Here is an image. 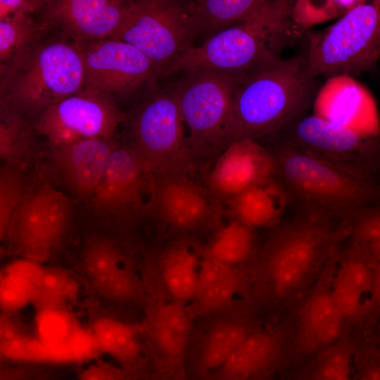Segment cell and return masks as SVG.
<instances>
[{"instance_id": "cell-42", "label": "cell", "mask_w": 380, "mask_h": 380, "mask_svg": "<svg viewBox=\"0 0 380 380\" xmlns=\"http://www.w3.org/2000/svg\"><path fill=\"white\" fill-rule=\"evenodd\" d=\"M76 380H123L120 371L105 362H93L84 367Z\"/></svg>"}, {"instance_id": "cell-12", "label": "cell", "mask_w": 380, "mask_h": 380, "mask_svg": "<svg viewBox=\"0 0 380 380\" xmlns=\"http://www.w3.org/2000/svg\"><path fill=\"white\" fill-rule=\"evenodd\" d=\"M72 209L70 199L49 184L32 188L15 210L4 241L25 260H47L68 234Z\"/></svg>"}, {"instance_id": "cell-30", "label": "cell", "mask_w": 380, "mask_h": 380, "mask_svg": "<svg viewBox=\"0 0 380 380\" xmlns=\"http://www.w3.org/2000/svg\"><path fill=\"white\" fill-rule=\"evenodd\" d=\"M268 0L184 1L190 23L198 37H210L241 23L262 8Z\"/></svg>"}, {"instance_id": "cell-46", "label": "cell", "mask_w": 380, "mask_h": 380, "mask_svg": "<svg viewBox=\"0 0 380 380\" xmlns=\"http://www.w3.org/2000/svg\"><path fill=\"white\" fill-rule=\"evenodd\" d=\"M379 345H380V344H379ZM379 348H380V346H379ZM377 353H378V354H379V356H380V349H379V350Z\"/></svg>"}, {"instance_id": "cell-26", "label": "cell", "mask_w": 380, "mask_h": 380, "mask_svg": "<svg viewBox=\"0 0 380 380\" xmlns=\"http://www.w3.org/2000/svg\"><path fill=\"white\" fill-rule=\"evenodd\" d=\"M248 289L246 269L224 264L203 248L197 288L189 307L196 320L217 315L239 306L236 298Z\"/></svg>"}, {"instance_id": "cell-36", "label": "cell", "mask_w": 380, "mask_h": 380, "mask_svg": "<svg viewBox=\"0 0 380 380\" xmlns=\"http://www.w3.org/2000/svg\"><path fill=\"white\" fill-rule=\"evenodd\" d=\"M42 269L37 262L25 260L11 264L3 271L0 303L4 313L14 312L31 303L33 288Z\"/></svg>"}, {"instance_id": "cell-44", "label": "cell", "mask_w": 380, "mask_h": 380, "mask_svg": "<svg viewBox=\"0 0 380 380\" xmlns=\"http://www.w3.org/2000/svg\"><path fill=\"white\" fill-rule=\"evenodd\" d=\"M293 380H312L311 378H310L305 373L298 376V378L294 379Z\"/></svg>"}, {"instance_id": "cell-23", "label": "cell", "mask_w": 380, "mask_h": 380, "mask_svg": "<svg viewBox=\"0 0 380 380\" xmlns=\"http://www.w3.org/2000/svg\"><path fill=\"white\" fill-rule=\"evenodd\" d=\"M349 239L340 255L331 293L346 321L360 322L376 312L373 289L378 262L362 245Z\"/></svg>"}, {"instance_id": "cell-20", "label": "cell", "mask_w": 380, "mask_h": 380, "mask_svg": "<svg viewBox=\"0 0 380 380\" xmlns=\"http://www.w3.org/2000/svg\"><path fill=\"white\" fill-rule=\"evenodd\" d=\"M313 115L335 126L365 134L380 135L375 99L352 76L344 75L326 79L315 95Z\"/></svg>"}, {"instance_id": "cell-27", "label": "cell", "mask_w": 380, "mask_h": 380, "mask_svg": "<svg viewBox=\"0 0 380 380\" xmlns=\"http://www.w3.org/2000/svg\"><path fill=\"white\" fill-rule=\"evenodd\" d=\"M203 246L192 235L172 237L152 257L159 281L174 300L189 305L197 288Z\"/></svg>"}, {"instance_id": "cell-6", "label": "cell", "mask_w": 380, "mask_h": 380, "mask_svg": "<svg viewBox=\"0 0 380 380\" xmlns=\"http://www.w3.org/2000/svg\"><path fill=\"white\" fill-rule=\"evenodd\" d=\"M182 72L167 89L175 99L189 128L194 153L203 167L211 165L229 146L234 98L243 74L203 68Z\"/></svg>"}, {"instance_id": "cell-31", "label": "cell", "mask_w": 380, "mask_h": 380, "mask_svg": "<svg viewBox=\"0 0 380 380\" xmlns=\"http://www.w3.org/2000/svg\"><path fill=\"white\" fill-rule=\"evenodd\" d=\"M37 15L0 18V80L12 72L49 32Z\"/></svg>"}, {"instance_id": "cell-4", "label": "cell", "mask_w": 380, "mask_h": 380, "mask_svg": "<svg viewBox=\"0 0 380 380\" xmlns=\"http://www.w3.org/2000/svg\"><path fill=\"white\" fill-rule=\"evenodd\" d=\"M260 141L273 155L276 175L290 193L349 223L380 203V179L346 172L322 162L272 135ZM260 142V141H259Z\"/></svg>"}, {"instance_id": "cell-33", "label": "cell", "mask_w": 380, "mask_h": 380, "mask_svg": "<svg viewBox=\"0 0 380 380\" xmlns=\"http://www.w3.org/2000/svg\"><path fill=\"white\" fill-rule=\"evenodd\" d=\"M91 335L98 350L122 362H135L142 348L137 331L132 326L111 317H101L92 326Z\"/></svg>"}, {"instance_id": "cell-28", "label": "cell", "mask_w": 380, "mask_h": 380, "mask_svg": "<svg viewBox=\"0 0 380 380\" xmlns=\"http://www.w3.org/2000/svg\"><path fill=\"white\" fill-rule=\"evenodd\" d=\"M291 194L281 179L274 175L241 193L223 208L232 217L255 229H271L284 219Z\"/></svg>"}, {"instance_id": "cell-3", "label": "cell", "mask_w": 380, "mask_h": 380, "mask_svg": "<svg viewBox=\"0 0 380 380\" xmlns=\"http://www.w3.org/2000/svg\"><path fill=\"white\" fill-rule=\"evenodd\" d=\"M294 1L268 0L249 18L194 46L163 77L196 68L243 75L281 58L283 50L298 40L291 18Z\"/></svg>"}, {"instance_id": "cell-40", "label": "cell", "mask_w": 380, "mask_h": 380, "mask_svg": "<svg viewBox=\"0 0 380 380\" xmlns=\"http://www.w3.org/2000/svg\"><path fill=\"white\" fill-rule=\"evenodd\" d=\"M46 0H0V18L37 15Z\"/></svg>"}, {"instance_id": "cell-9", "label": "cell", "mask_w": 380, "mask_h": 380, "mask_svg": "<svg viewBox=\"0 0 380 380\" xmlns=\"http://www.w3.org/2000/svg\"><path fill=\"white\" fill-rule=\"evenodd\" d=\"M150 172L132 147L119 144L87 201L94 220L120 245L131 243L146 217L144 194H149Z\"/></svg>"}, {"instance_id": "cell-16", "label": "cell", "mask_w": 380, "mask_h": 380, "mask_svg": "<svg viewBox=\"0 0 380 380\" xmlns=\"http://www.w3.org/2000/svg\"><path fill=\"white\" fill-rule=\"evenodd\" d=\"M346 238L334 248L298 310L293 336L296 352L312 357L343 335L346 319L331 293V284Z\"/></svg>"}, {"instance_id": "cell-15", "label": "cell", "mask_w": 380, "mask_h": 380, "mask_svg": "<svg viewBox=\"0 0 380 380\" xmlns=\"http://www.w3.org/2000/svg\"><path fill=\"white\" fill-rule=\"evenodd\" d=\"M127 116L114 99L81 90L45 110L32 123L50 148L82 139L113 138Z\"/></svg>"}, {"instance_id": "cell-22", "label": "cell", "mask_w": 380, "mask_h": 380, "mask_svg": "<svg viewBox=\"0 0 380 380\" xmlns=\"http://www.w3.org/2000/svg\"><path fill=\"white\" fill-rule=\"evenodd\" d=\"M160 287L157 298L148 301L144 329L163 365L179 370L187 357L196 319L189 305L169 296L160 283Z\"/></svg>"}, {"instance_id": "cell-1", "label": "cell", "mask_w": 380, "mask_h": 380, "mask_svg": "<svg viewBox=\"0 0 380 380\" xmlns=\"http://www.w3.org/2000/svg\"><path fill=\"white\" fill-rule=\"evenodd\" d=\"M347 222L303 203L292 217L270 229L246 268L249 288L261 298L281 302L316 281L336 246L349 237Z\"/></svg>"}, {"instance_id": "cell-13", "label": "cell", "mask_w": 380, "mask_h": 380, "mask_svg": "<svg viewBox=\"0 0 380 380\" xmlns=\"http://www.w3.org/2000/svg\"><path fill=\"white\" fill-rule=\"evenodd\" d=\"M82 57V90L94 91L113 99L129 96L160 78L155 65L133 46L117 39L74 44Z\"/></svg>"}, {"instance_id": "cell-41", "label": "cell", "mask_w": 380, "mask_h": 380, "mask_svg": "<svg viewBox=\"0 0 380 380\" xmlns=\"http://www.w3.org/2000/svg\"><path fill=\"white\" fill-rule=\"evenodd\" d=\"M355 380H380V356L376 351H365L356 360Z\"/></svg>"}, {"instance_id": "cell-14", "label": "cell", "mask_w": 380, "mask_h": 380, "mask_svg": "<svg viewBox=\"0 0 380 380\" xmlns=\"http://www.w3.org/2000/svg\"><path fill=\"white\" fill-rule=\"evenodd\" d=\"M222 209L194 177L150 173L146 215L172 232L173 237L205 233Z\"/></svg>"}, {"instance_id": "cell-2", "label": "cell", "mask_w": 380, "mask_h": 380, "mask_svg": "<svg viewBox=\"0 0 380 380\" xmlns=\"http://www.w3.org/2000/svg\"><path fill=\"white\" fill-rule=\"evenodd\" d=\"M308 71L304 49L243 74L233 103L228 141H259L305 113L318 91Z\"/></svg>"}, {"instance_id": "cell-34", "label": "cell", "mask_w": 380, "mask_h": 380, "mask_svg": "<svg viewBox=\"0 0 380 380\" xmlns=\"http://www.w3.org/2000/svg\"><path fill=\"white\" fill-rule=\"evenodd\" d=\"M79 286L73 276L59 267H43L34 286L31 303L39 311L64 310L77 298Z\"/></svg>"}, {"instance_id": "cell-45", "label": "cell", "mask_w": 380, "mask_h": 380, "mask_svg": "<svg viewBox=\"0 0 380 380\" xmlns=\"http://www.w3.org/2000/svg\"><path fill=\"white\" fill-rule=\"evenodd\" d=\"M248 380H265V379H264L263 376H259V377L253 378Z\"/></svg>"}, {"instance_id": "cell-38", "label": "cell", "mask_w": 380, "mask_h": 380, "mask_svg": "<svg viewBox=\"0 0 380 380\" xmlns=\"http://www.w3.org/2000/svg\"><path fill=\"white\" fill-rule=\"evenodd\" d=\"M25 167L4 163L0 170V239L4 241L12 216L32 189Z\"/></svg>"}, {"instance_id": "cell-24", "label": "cell", "mask_w": 380, "mask_h": 380, "mask_svg": "<svg viewBox=\"0 0 380 380\" xmlns=\"http://www.w3.org/2000/svg\"><path fill=\"white\" fill-rule=\"evenodd\" d=\"M119 144L113 137L82 139L50 147L49 158L65 186L80 199L88 201Z\"/></svg>"}, {"instance_id": "cell-18", "label": "cell", "mask_w": 380, "mask_h": 380, "mask_svg": "<svg viewBox=\"0 0 380 380\" xmlns=\"http://www.w3.org/2000/svg\"><path fill=\"white\" fill-rule=\"evenodd\" d=\"M120 244L106 234H93L82 253L84 274L98 296L120 305L145 303L146 289Z\"/></svg>"}, {"instance_id": "cell-17", "label": "cell", "mask_w": 380, "mask_h": 380, "mask_svg": "<svg viewBox=\"0 0 380 380\" xmlns=\"http://www.w3.org/2000/svg\"><path fill=\"white\" fill-rule=\"evenodd\" d=\"M129 1L46 0L38 14L42 25L73 44L112 39L122 26Z\"/></svg>"}, {"instance_id": "cell-5", "label": "cell", "mask_w": 380, "mask_h": 380, "mask_svg": "<svg viewBox=\"0 0 380 380\" xmlns=\"http://www.w3.org/2000/svg\"><path fill=\"white\" fill-rule=\"evenodd\" d=\"M83 82L84 67L77 48L50 32L0 80V103L32 122L49 107L80 92Z\"/></svg>"}, {"instance_id": "cell-11", "label": "cell", "mask_w": 380, "mask_h": 380, "mask_svg": "<svg viewBox=\"0 0 380 380\" xmlns=\"http://www.w3.org/2000/svg\"><path fill=\"white\" fill-rule=\"evenodd\" d=\"M272 135L346 172L367 177L380 175V135L335 126L305 113Z\"/></svg>"}, {"instance_id": "cell-43", "label": "cell", "mask_w": 380, "mask_h": 380, "mask_svg": "<svg viewBox=\"0 0 380 380\" xmlns=\"http://www.w3.org/2000/svg\"><path fill=\"white\" fill-rule=\"evenodd\" d=\"M373 299L376 312H380V263L377 264L374 274Z\"/></svg>"}, {"instance_id": "cell-32", "label": "cell", "mask_w": 380, "mask_h": 380, "mask_svg": "<svg viewBox=\"0 0 380 380\" xmlns=\"http://www.w3.org/2000/svg\"><path fill=\"white\" fill-rule=\"evenodd\" d=\"M37 134L30 120L0 103V158L4 163L25 167L39 156Z\"/></svg>"}, {"instance_id": "cell-39", "label": "cell", "mask_w": 380, "mask_h": 380, "mask_svg": "<svg viewBox=\"0 0 380 380\" xmlns=\"http://www.w3.org/2000/svg\"><path fill=\"white\" fill-rule=\"evenodd\" d=\"M348 224L350 239L364 246L380 242V203L366 209Z\"/></svg>"}, {"instance_id": "cell-8", "label": "cell", "mask_w": 380, "mask_h": 380, "mask_svg": "<svg viewBox=\"0 0 380 380\" xmlns=\"http://www.w3.org/2000/svg\"><path fill=\"white\" fill-rule=\"evenodd\" d=\"M304 37L305 63L313 77L371 71L380 56V0H364L332 25Z\"/></svg>"}, {"instance_id": "cell-7", "label": "cell", "mask_w": 380, "mask_h": 380, "mask_svg": "<svg viewBox=\"0 0 380 380\" xmlns=\"http://www.w3.org/2000/svg\"><path fill=\"white\" fill-rule=\"evenodd\" d=\"M150 93L127 114V144L151 174L195 177L203 165L191 147L175 99L157 86Z\"/></svg>"}, {"instance_id": "cell-10", "label": "cell", "mask_w": 380, "mask_h": 380, "mask_svg": "<svg viewBox=\"0 0 380 380\" xmlns=\"http://www.w3.org/2000/svg\"><path fill=\"white\" fill-rule=\"evenodd\" d=\"M196 37L183 0H130L125 20L112 39L141 51L163 78L194 46Z\"/></svg>"}, {"instance_id": "cell-25", "label": "cell", "mask_w": 380, "mask_h": 380, "mask_svg": "<svg viewBox=\"0 0 380 380\" xmlns=\"http://www.w3.org/2000/svg\"><path fill=\"white\" fill-rule=\"evenodd\" d=\"M289 338L287 324L260 327L205 380H248L263 376L282 360Z\"/></svg>"}, {"instance_id": "cell-19", "label": "cell", "mask_w": 380, "mask_h": 380, "mask_svg": "<svg viewBox=\"0 0 380 380\" xmlns=\"http://www.w3.org/2000/svg\"><path fill=\"white\" fill-rule=\"evenodd\" d=\"M276 175L272 153L260 142L241 139L229 145L211 165L204 185L222 207L256 182Z\"/></svg>"}, {"instance_id": "cell-29", "label": "cell", "mask_w": 380, "mask_h": 380, "mask_svg": "<svg viewBox=\"0 0 380 380\" xmlns=\"http://www.w3.org/2000/svg\"><path fill=\"white\" fill-rule=\"evenodd\" d=\"M208 240L202 243L205 251L228 265L246 269L255 258L260 247L256 229L230 216L224 209L206 232Z\"/></svg>"}, {"instance_id": "cell-37", "label": "cell", "mask_w": 380, "mask_h": 380, "mask_svg": "<svg viewBox=\"0 0 380 380\" xmlns=\"http://www.w3.org/2000/svg\"><path fill=\"white\" fill-rule=\"evenodd\" d=\"M364 0H298L291 10V18L298 39L313 25L342 17Z\"/></svg>"}, {"instance_id": "cell-35", "label": "cell", "mask_w": 380, "mask_h": 380, "mask_svg": "<svg viewBox=\"0 0 380 380\" xmlns=\"http://www.w3.org/2000/svg\"><path fill=\"white\" fill-rule=\"evenodd\" d=\"M354 341L346 334L312 357L305 374L312 380H355Z\"/></svg>"}, {"instance_id": "cell-21", "label": "cell", "mask_w": 380, "mask_h": 380, "mask_svg": "<svg viewBox=\"0 0 380 380\" xmlns=\"http://www.w3.org/2000/svg\"><path fill=\"white\" fill-rule=\"evenodd\" d=\"M204 319L207 321L201 327L194 329L188 350L193 373L201 380L219 369L241 343L261 327L239 305Z\"/></svg>"}]
</instances>
